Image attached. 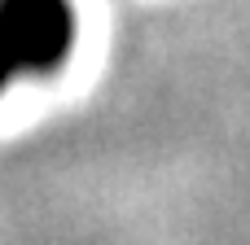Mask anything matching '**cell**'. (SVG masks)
I'll use <instances>...</instances> for the list:
<instances>
[{
  "instance_id": "obj_1",
  "label": "cell",
  "mask_w": 250,
  "mask_h": 245,
  "mask_svg": "<svg viewBox=\"0 0 250 245\" xmlns=\"http://www.w3.org/2000/svg\"><path fill=\"white\" fill-rule=\"evenodd\" d=\"M70 44V0H0V92L18 75H53Z\"/></svg>"
}]
</instances>
